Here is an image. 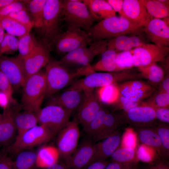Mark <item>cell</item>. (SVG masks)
Segmentation results:
<instances>
[{"instance_id": "7402d4cb", "label": "cell", "mask_w": 169, "mask_h": 169, "mask_svg": "<svg viewBox=\"0 0 169 169\" xmlns=\"http://www.w3.org/2000/svg\"><path fill=\"white\" fill-rule=\"evenodd\" d=\"M122 131L119 129L102 141L94 144L95 154L91 162L97 160H105L110 157L120 144Z\"/></svg>"}, {"instance_id": "e575fe53", "label": "cell", "mask_w": 169, "mask_h": 169, "mask_svg": "<svg viewBox=\"0 0 169 169\" xmlns=\"http://www.w3.org/2000/svg\"><path fill=\"white\" fill-rule=\"evenodd\" d=\"M151 127L156 132L161 143L163 152L164 160L168 162L169 158V127L167 123H161Z\"/></svg>"}, {"instance_id": "7a4b0ae2", "label": "cell", "mask_w": 169, "mask_h": 169, "mask_svg": "<svg viewBox=\"0 0 169 169\" xmlns=\"http://www.w3.org/2000/svg\"><path fill=\"white\" fill-rule=\"evenodd\" d=\"M46 91L45 97H49L72 83L78 77L92 73L90 66L83 67L76 71L69 72L59 61L50 59L45 66Z\"/></svg>"}, {"instance_id": "6125c7cd", "label": "cell", "mask_w": 169, "mask_h": 169, "mask_svg": "<svg viewBox=\"0 0 169 169\" xmlns=\"http://www.w3.org/2000/svg\"><path fill=\"white\" fill-rule=\"evenodd\" d=\"M15 1V0H0V8L9 4Z\"/></svg>"}, {"instance_id": "836d02e7", "label": "cell", "mask_w": 169, "mask_h": 169, "mask_svg": "<svg viewBox=\"0 0 169 169\" xmlns=\"http://www.w3.org/2000/svg\"><path fill=\"white\" fill-rule=\"evenodd\" d=\"M36 153L33 151H22L13 161L12 169H34L36 166Z\"/></svg>"}, {"instance_id": "74e56055", "label": "cell", "mask_w": 169, "mask_h": 169, "mask_svg": "<svg viewBox=\"0 0 169 169\" xmlns=\"http://www.w3.org/2000/svg\"><path fill=\"white\" fill-rule=\"evenodd\" d=\"M137 67L141 75L151 81L158 82L163 78V70L156 63L140 65Z\"/></svg>"}, {"instance_id": "3957f363", "label": "cell", "mask_w": 169, "mask_h": 169, "mask_svg": "<svg viewBox=\"0 0 169 169\" xmlns=\"http://www.w3.org/2000/svg\"><path fill=\"white\" fill-rule=\"evenodd\" d=\"M21 103L25 110L34 113L40 109L45 97L46 82L45 71L40 70L25 80L22 86Z\"/></svg>"}, {"instance_id": "f6af8a7d", "label": "cell", "mask_w": 169, "mask_h": 169, "mask_svg": "<svg viewBox=\"0 0 169 169\" xmlns=\"http://www.w3.org/2000/svg\"><path fill=\"white\" fill-rule=\"evenodd\" d=\"M12 86L8 78L5 74L0 70V90L5 94L8 97L10 102L15 103L13 99Z\"/></svg>"}, {"instance_id": "91938a15", "label": "cell", "mask_w": 169, "mask_h": 169, "mask_svg": "<svg viewBox=\"0 0 169 169\" xmlns=\"http://www.w3.org/2000/svg\"><path fill=\"white\" fill-rule=\"evenodd\" d=\"M162 85L164 92L169 94V79L168 78H166L163 80Z\"/></svg>"}, {"instance_id": "484cf974", "label": "cell", "mask_w": 169, "mask_h": 169, "mask_svg": "<svg viewBox=\"0 0 169 169\" xmlns=\"http://www.w3.org/2000/svg\"><path fill=\"white\" fill-rule=\"evenodd\" d=\"M82 1L96 21L116 16L115 12L106 0H83Z\"/></svg>"}, {"instance_id": "f35d334b", "label": "cell", "mask_w": 169, "mask_h": 169, "mask_svg": "<svg viewBox=\"0 0 169 169\" xmlns=\"http://www.w3.org/2000/svg\"><path fill=\"white\" fill-rule=\"evenodd\" d=\"M97 92L101 102L105 104L115 103L119 99V91L115 83L100 87Z\"/></svg>"}, {"instance_id": "11a10c76", "label": "cell", "mask_w": 169, "mask_h": 169, "mask_svg": "<svg viewBox=\"0 0 169 169\" xmlns=\"http://www.w3.org/2000/svg\"><path fill=\"white\" fill-rule=\"evenodd\" d=\"M148 169H169L168 162L161 159L153 164Z\"/></svg>"}, {"instance_id": "6da1fadb", "label": "cell", "mask_w": 169, "mask_h": 169, "mask_svg": "<svg viewBox=\"0 0 169 169\" xmlns=\"http://www.w3.org/2000/svg\"><path fill=\"white\" fill-rule=\"evenodd\" d=\"M144 27L132 23L123 17L115 16L99 21L87 32L93 42L133 34L142 31Z\"/></svg>"}, {"instance_id": "277c9868", "label": "cell", "mask_w": 169, "mask_h": 169, "mask_svg": "<svg viewBox=\"0 0 169 169\" xmlns=\"http://www.w3.org/2000/svg\"><path fill=\"white\" fill-rule=\"evenodd\" d=\"M62 7L67 28H79L87 32L96 21L82 0H62Z\"/></svg>"}, {"instance_id": "db71d44e", "label": "cell", "mask_w": 169, "mask_h": 169, "mask_svg": "<svg viewBox=\"0 0 169 169\" xmlns=\"http://www.w3.org/2000/svg\"><path fill=\"white\" fill-rule=\"evenodd\" d=\"M133 134L130 132L127 133L125 136L124 143L125 147H134L135 140Z\"/></svg>"}, {"instance_id": "8992f818", "label": "cell", "mask_w": 169, "mask_h": 169, "mask_svg": "<svg viewBox=\"0 0 169 169\" xmlns=\"http://www.w3.org/2000/svg\"><path fill=\"white\" fill-rule=\"evenodd\" d=\"M54 136L47 128L37 125L21 135L17 136L14 142L9 145L7 150L18 154L23 150L47 142Z\"/></svg>"}, {"instance_id": "5bb4252c", "label": "cell", "mask_w": 169, "mask_h": 169, "mask_svg": "<svg viewBox=\"0 0 169 169\" xmlns=\"http://www.w3.org/2000/svg\"><path fill=\"white\" fill-rule=\"evenodd\" d=\"M0 70L6 76L12 87L22 86L25 81L22 59L18 56H0Z\"/></svg>"}, {"instance_id": "5b68a950", "label": "cell", "mask_w": 169, "mask_h": 169, "mask_svg": "<svg viewBox=\"0 0 169 169\" xmlns=\"http://www.w3.org/2000/svg\"><path fill=\"white\" fill-rule=\"evenodd\" d=\"M62 12V0H47L44 8L40 32L42 38L52 44L62 33L60 27Z\"/></svg>"}, {"instance_id": "816d5d0a", "label": "cell", "mask_w": 169, "mask_h": 169, "mask_svg": "<svg viewBox=\"0 0 169 169\" xmlns=\"http://www.w3.org/2000/svg\"><path fill=\"white\" fill-rule=\"evenodd\" d=\"M110 161L97 160L93 161L84 169H104Z\"/></svg>"}, {"instance_id": "9f6ffc18", "label": "cell", "mask_w": 169, "mask_h": 169, "mask_svg": "<svg viewBox=\"0 0 169 169\" xmlns=\"http://www.w3.org/2000/svg\"><path fill=\"white\" fill-rule=\"evenodd\" d=\"M9 103V100L7 95L0 91V106L3 110H5L8 107Z\"/></svg>"}, {"instance_id": "f1b7e54d", "label": "cell", "mask_w": 169, "mask_h": 169, "mask_svg": "<svg viewBox=\"0 0 169 169\" xmlns=\"http://www.w3.org/2000/svg\"><path fill=\"white\" fill-rule=\"evenodd\" d=\"M121 122L114 114L107 112L102 127L98 134L94 139L95 142L103 140L113 134L119 129Z\"/></svg>"}, {"instance_id": "4dcf8cb0", "label": "cell", "mask_w": 169, "mask_h": 169, "mask_svg": "<svg viewBox=\"0 0 169 169\" xmlns=\"http://www.w3.org/2000/svg\"><path fill=\"white\" fill-rule=\"evenodd\" d=\"M149 15L153 18H164L169 16V5L159 0H140Z\"/></svg>"}, {"instance_id": "603a6c76", "label": "cell", "mask_w": 169, "mask_h": 169, "mask_svg": "<svg viewBox=\"0 0 169 169\" xmlns=\"http://www.w3.org/2000/svg\"><path fill=\"white\" fill-rule=\"evenodd\" d=\"M13 111L8 108L4 110L0 121V144L8 145L14 138L16 130L13 116Z\"/></svg>"}, {"instance_id": "ee69618b", "label": "cell", "mask_w": 169, "mask_h": 169, "mask_svg": "<svg viewBox=\"0 0 169 169\" xmlns=\"http://www.w3.org/2000/svg\"><path fill=\"white\" fill-rule=\"evenodd\" d=\"M25 0H15L7 5L0 8V18L5 17L10 13L22 10H28Z\"/></svg>"}, {"instance_id": "8d00e7d4", "label": "cell", "mask_w": 169, "mask_h": 169, "mask_svg": "<svg viewBox=\"0 0 169 169\" xmlns=\"http://www.w3.org/2000/svg\"><path fill=\"white\" fill-rule=\"evenodd\" d=\"M18 56L23 59L33 51L37 45L38 42L34 35L30 33L18 38Z\"/></svg>"}, {"instance_id": "2e32d148", "label": "cell", "mask_w": 169, "mask_h": 169, "mask_svg": "<svg viewBox=\"0 0 169 169\" xmlns=\"http://www.w3.org/2000/svg\"><path fill=\"white\" fill-rule=\"evenodd\" d=\"M95 151L90 140L83 141L64 162L69 169H84L91 163Z\"/></svg>"}, {"instance_id": "681fc988", "label": "cell", "mask_w": 169, "mask_h": 169, "mask_svg": "<svg viewBox=\"0 0 169 169\" xmlns=\"http://www.w3.org/2000/svg\"><path fill=\"white\" fill-rule=\"evenodd\" d=\"M119 99L123 108L126 111L138 106V102H134L125 97L119 96Z\"/></svg>"}, {"instance_id": "c3c4849f", "label": "cell", "mask_w": 169, "mask_h": 169, "mask_svg": "<svg viewBox=\"0 0 169 169\" xmlns=\"http://www.w3.org/2000/svg\"><path fill=\"white\" fill-rule=\"evenodd\" d=\"M137 156L138 160L147 162L151 161V156L147 151L146 150L145 147L143 146H140L137 150Z\"/></svg>"}, {"instance_id": "ffe728a7", "label": "cell", "mask_w": 169, "mask_h": 169, "mask_svg": "<svg viewBox=\"0 0 169 169\" xmlns=\"http://www.w3.org/2000/svg\"><path fill=\"white\" fill-rule=\"evenodd\" d=\"M143 31L154 44L162 47L169 45V25L163 20L152 18L144 26Z\"/></svg>"}, {"instance_id": "94428289", "label": "cell", "mask_w": 169, "mask_h": 169, "mask_svg": "<svg viewBox=\"0 0 169 169\" xmlns=\"http://www.w3.org/2000/svg\"><path fill=\"white\" fill-rule=\"evenodd\" d=\"M123 169H139L137 162L129 164L126 165Z\"/></svg>"}, {"instance_id": "d6a6232c", "label": "cell", "mask_w": 169, "mask_h": 169, "mask_svg": "<svg viewBox=\"0 0 169 169\" xmlns=\"http://www.w3.org/2000/svg\"><path fill=\"white\" fill-rule=\"evenodd\" d=\"M110 157L111 161L125 164L137 162L138 160L137 150L130 147L118 148Z\"/></svg>"}, {"instance_id": "e7e4bbea", "label": "cell", "mask_w": 169, "mask_h": 169, "mask_svg": "<svg viewBox=\"0 0 169 169\" xmlns=\"http://www.w3.org/2000/svg\"><path fill=\"white\" fill-rule=\"evenodd\" d=\"M2 116V114H0V121L1 119Z\"/></svg>"}, {"instance_id": "7c38bea8", "label": "cell", "mask_w": 169, "mask_h": 169, "mask_svg": "<svg viewBox=\"0 0 169 169\" xmlns=\"http://www.w3.org/2000/svg\"><path fill=\"white\" fill-rule=\"evenodd\" d=\"M77 119L69 121L59 132L57 141L59 157L66 161L78 147L80 136Z\"/></svg>"}, {"instance_id": "cb8c5ba5", "label": "cell", "mask_w": 169, "mask_h": 169, "mask_svg": "<svg viewBox=\"0 0 169 169\" xmlns=\"http://www.w3.org/2000/svg\"><path fill=\"white\" fill-rule=\"evenodd\" d=\"M135 128L139 141L145 146L155 150L159 156L164 160L163 152L160 140L154 130L150 126Z\"/></svg>"}, {"instance_id": "f546056e", "label": "cell", "mask_w": 169, "mask_h": 169, "mask_svg": "<svg viewBox=\"0 0 169 169\" xmlns=\"http://www.w3.org/2000/svg\"><path fill=\"white\" fill-rule=\"evenodd\" d=\"M117 53L114 50L107 49L101 54L100 59L93 65H91L94 71H97L112 72L116 71L115 58Z\"/></svg>"}, {"instance_id": "44dd1931", "label": "cell", "mask_w": 169, "mask_h": 169, "mask_svg": "<svg viewBox=\"0 0 169 169\" xmlns=\"http://www.w3.org/2000/svg\"><path fill=\"white\" fill-rule=\"evenodd\" d=\"M126 112V121L135 128L151 126L156 119L155 110L151 105L137 106Z\"/></svg>"}, {"instance_id": "b9f144b4", "label": "cell", "mask_w": 169, "mask_h": 169, "mask_svg": "<svg viewBox=\"0 0 169 169\" xmlns=\"http://www.w3.org/2000/svg\"><path fill=\"white\" fill-rule=\"evenodd\" d=\"M116 71L130 68L134 66L131 50L121 52L116 54Z\"/></svg>"}, {"instance_id": "7bdbcfd3", "label": "cell", "mask_w": 169, "mask_h": 169, "mask_svg": "<svg viewBox=\"0 0 169 169\" xmlns=\"http://www.w3.org/2000/svg\"><path fill=\"white\" fill-rule=\"evenodd\" d=\"M28 11V10H21L12 12L5 17L14 19L31 29L34 26V22Z\"/></svg>"}, {"instance_id": "d6986e66", "label": "cell", "mask_w": 169, "mask_h": 169, "mask_svg": "<svg viewBox=\"0 0 169 169\" xmlns=\"http://www.w3.org/2000/svg\"><path fill=\"white\" fill-rule=\"evenodd\" d=\"M84 97L85 94L83 91L72 90H65L60 94L49 97L48 105L58 106L71 114L78 109Z\"/></svg>"}, {"instance_id": "f907efd6", "label": "cell", "mask_w": 169, "mask_h": 169, "mask_svg": "<svg viewBox=\"0 0 169 169\" xmlns=\"http://www.w3.org/2000/svg\"><path fill=\"white\" fill-rule=\"evenodd\" d=\"M13 161L6 155L0 154V169H12Z\"/></svg>"}, {"instance_id": "4fadbf2b", "label": "cell", "mask_w": 169, "mask_h": 169, "mask_svg": "<svg viewBox=\"0 0 169 169\" xmlns=\"http://www.w3.org/2000/svg\"><path fill=\"white\" fill-rule=\"evenodd\" d=\"M131 51L134 66L137 67L163 60L168 54L169 48L145 43Z\"/></svg>"}, {"instance_id": "9c48e42d", "label": "cell", "mask_w": 169, "mask_h": 169, "mask_svg": "<svg viewBox=\"0 0 169 169\" xmlns=\"http://www.w3.org/2000/svg\"><path fill=\"white\" fill-rule=\"evenodd\" d=\"M52 46L45 39L41 38L30 54L22 59L25 80L48 63L50 59Z\"/></svg>"}, {"instance_id": "ba28073f", "label": "cell", "mask_w": 169, "mask_h": 169, "mask_svg": "<svg viewBox=\"0 0 169 169\" xmlns=\"http://www.w3.org/2000/svg\"><path fill=\"white\" fill-rule=\"evenodd\" d=\"M108 40L92 42L89 47L84 46L67 53L59 61L64 65L77 64L89 66L95 57L107 49Z\"/></svg>"}, {"instance_id": "bcb514c9", "label": "cell", "mask_w": 169, "mask_h": 169, "mask_svg": "<svg viewBox=\"0 0 169 169\" xmlns=\"http://www.w3.org/2000/svg\"><path fill=\"white\" fill-rule=\"evenodd\" d=\"M155 109L159 108H168L169 104V94L163 92L157 95L154 99Z\"/></svg>"}, {"instance_id": "4316f807", "label": "cell", "mask_w": 169, "mask_h": 169, "mask_svg": "<svg viewBox=\"0 0 169 169\" xmlns=\"http://www.w3.org/2000/svg\"><path fill=\"white\" fill-rule=\"evenodd\" d=\"M36 153V166L39 168H45L57 162L59 157L57 147L52 146H42Z\"/></svg>"}, {"instance_id": "e0dca14e", "label": "cell", "mask_w": 169, "mask_h": 169, "mask_svg": "<svg viewBox=\"0 0 169 169\" xmlns=\"http://www.w3.org/2000/svg\"><path fill=\"white\" fill-rule=\"evenodd\" d=\"M120 15L132 23L144 27L153 18L140 0H123L122 12Z\"/></svg>"}, {"instance_id": "be15d7a7", "label": "cell", "mask_w": 169, "mask_h": 169, "mask_svg": "<svg viewBox=\"0 0 169 169\" xmlns=\"http://www.w3.org/2000/svg\"><path fill=\"white\" fill-rule=\"evenodd\" d=\"M5 33L4 29L0 23V45L3 39Z\"/></svg>"}, {"instance_id": "ac0fdd59", "label": "cell", "mask_w": 169, "mask_h": 169, "mask_svg": "<svg viewBox=\"0 0 169 169\" xmlns=\"http://www.w3.org/2000/svg\"><path fill=\"white\" fill-rule=\"evenodd\" d=\"M119 96L138 102L150 95L154 89L150 84L139 80H131L117 85Z\"/></svg>"}, {"instance_id": "30bf717a", "label": "cell", "mask_w": 169, "mask_h": 169, "mask_svg": "<svg viewBox=\"0 0 169 169\" xmlns=\"http://www.w3.org/2000/svg\"><path fill=\"white\" fill-rule=\"evenodd\" d=\"M130 74L124 72L120 73L93 72L84 78L74 82L65 90H76L85 91L115 84L125 79Z\"/></svg>"}, {"instance_id": "f5cc1de1", "label": "cell", "mask_w": 169, "mask_h": 169, "mask_svg": "<svg viewBox=\"0 0 169 169\" xmlns=\"http://www.w3.org/2000/svg\"><path fill=\"white\" fill-rule=\"evenodd\" d=\"M106 1L116 12L120 15L122 13L123 0H107Z\"/></svg>"}, {"instance_id": "52a82bcc", "label": "cell", "mask_w": 169, "mask_h": 169, "mask_svg": "<svg viewBox=\"0 0 169 169\" xmlns=\"http://www.w3.org/2000/svg\"><path fill=\"white\" fill-rule=\"evenodd\" d=\"M71 114L62 107L47 105L35 113L38 123L49 130L54 136L70 121Z\"/></svg>"}, {"instance_id": "60d3db41", "label": "cell", "mask_w": 169, "mask_h": 169, "mask_svg": "<svg viewBox=\"0 0 169 169\" xmlns=\"http://www.w3.org/2000/svg\"><path fill=\"white\" fill-rule=\"evenodd\" d=\"M18 39L15 37L5 33L0 45V56L3 54H13L18 50Z\"/></svg>"}, {"instance_id": "ab89813d", "label": "cell", "mask_w": 169, "mask_h": 169, "mask_svg": "<svg viewBox=\"0 0 169 169\" xmlns=\"http://www.w3.org/2000/svg\"><path fill=\"white\" fill-rule=\"evenodd\" d=\"M107 112L105 109L102 107L94 118L83 128L84 131L87 135L92 137L93 139L100 132Z\"/></svg>"}, {"instance_id": "83f0119b", "label": "cell", "mask_w": 169, "mask_h": 169, "mask_svg": "<svg viewBox=\"0 0 169 169\" xmlns=\"http://www.w3.org/2000/svg\"><path fill=\"white\" fill-rule=\"evenodd\" d=\"M14 121L18 136L37 125L38 121L35 113L25 110L20 112H13Z\"/></svg>"}, {"instance_id": "1f68e13d", "label": "cell", "mask_w": 169, "mask_h": 169, "mask_svg": "<svg viewBox=\"0 0 169 169\" xmlns=\"http://www.w3.org/2000/svg\"><path fill=\"white\" fill-rule=\"evenodd\" d=\"M0 23L7 33L18 38L30 33L31 30L25 25L8 17L0 18Z\"/></svg>"}, {"instance_id": "7dc6e473", "label": "cell", "mask_w": 169, "mask_h": 169, "mask_svg": "<svg viewBox=\"0 0 169 169\" xmlns=\"http://www.w3.org/2000/svg\"><path fill=\"white\" fill-rule=\"evenodd\" d=\"M156 118L163 123H169V109L168 108H159L155 109Z\"/></svg>"}, {"instance_id": "6f0895ef", "label": "cell", "mask_w": 169, "mask_h": 169, "mask_svg": "<svg viewBox=\"0 0 169 169\" xmlns=\"http://www.w3.org/2000/svg\"><path fill=\"white\" fill-rule=\"evenodd\" d=\"M129 164H123L110 161L104 169H123Z\"/></svg>"}, {"instance_id": "9a60e30c", "label": "cell", "mask_w": 169, "mask_h": 169, "mask_svg": "<svg viewBox=\"0 0 169 169\" xmlns=\"http://www.w3.org/2000/svg\"><path fill=\"white\" fill-rule=\"evenodd\" d=\"M83 92L85 97L78 109L77 116L78 122L83 128L94 118L102 107L97 92L95 91V89Z\"/></svg>"}, {"instance_id": "d4e9b609", "label": "cell", "mask_w": 169, "mask_h": 169, "mask_svg": "<svg viewBox=\"0 0 169 169\" xmlns=\"http://www.w3.org/2000/svg\"><path fill=\"white\" fill-rule=\"evenodd\" d=\"M144 44L138 36L123 35L108 40L107 49H112L117 53L118 52L131 51Z\"/></svg>"}, {"instance_id": "8fae6325", "label": "cell", "mask_w": 169, "mask_h": 169, "mask_svg": "<svg viewBox=\"0 0 169 169\" xmlns=\"http://www.w3.org/2000/svg\"><path fill=\"white\" fill-rule=\"evenodd\" d=\"M91 42L86 32L79 28H67L56 38L52 44L59 54H63L88 46Z\"/></svg>"}, {"instance_id": "680465c9", "label": "cell", "mask_w": 169, "mask_h": 169, "mask_svg": "<svg viewBox=\"0 0 169 169\" xmlns=\"http://www.w3.org/2000/svg\"><path fill=\"white\" fill-rule=\"evenodd\" d=\"M39 169H69L65 163L57 162L47 167Z\"/></svg>"}, {"instance_id": "d590c367", "label": "cell", "mask_w": 169, "mask_h": 169, "mask_svg": "<svg viewBox=\"0 0 169 169\" xmlns=\"http://www.w3.org/2000/svg\"><path fill=\"white\" fill-rule=\"evenodd\" d=\"M47 0H26L29 11L33 18L34 26L40 28L42 25L44 7Z\"/></svg>"}]
</instances>
